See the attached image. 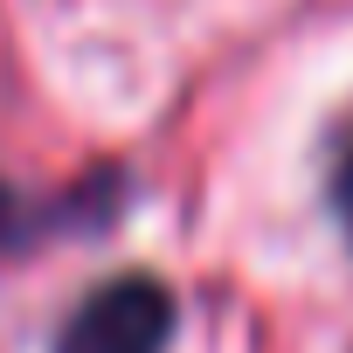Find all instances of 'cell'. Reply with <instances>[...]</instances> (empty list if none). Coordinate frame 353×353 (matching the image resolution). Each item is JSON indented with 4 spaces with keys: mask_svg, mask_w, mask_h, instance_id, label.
<instances>
[{
    "mask_svg": "<svg viewBox=\"0 0 353 353\" xmlns=\"http://www.w3.org/2000/svg\"><path fill=\"white\" fill-rule=\"evenodd\" d=\"M173 319H181L173 291L152 270H125V277H111L104 291H90L70 312L56 353H166Z\"/></svg>",
    "mask_w": 353,
    "mask_h": 353,
    "instance_id": "cell-1",
    "label": "cell"
},
{
    "mask_svg": "<svg viewBox=\"0 0 353 353\" xmlns=\"http://www.w3.org/2000/svg\"><path fill=\"white\" fill-rule=\"evenodd\" d=\"M332 208H339V229H346V243H353V139H346L339 173H332Z\"/></svg>",
    "mask_w": 353,
    "mask_h": 353,
    "instance_id": "cell-2",
    "label": "cell"
}]
</instances>
